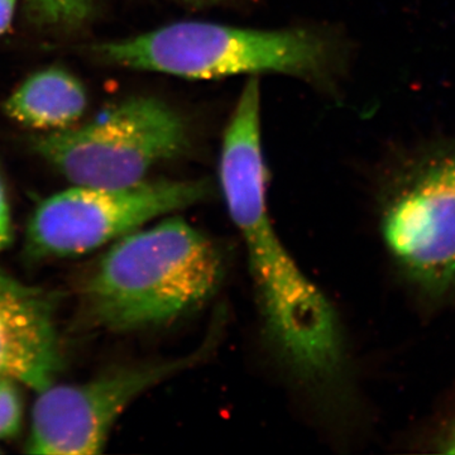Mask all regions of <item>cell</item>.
<instances>
[{
	"instance_id": "1",
	"label": "cell",
	"mask_w": 455,
	"mask_h": 455,
	"mask_svg": "<svg viewBox=\"0 0 455 455\" xmlns=\"http://www.w3.org/2000/svg\"><path fill=\"white\" fill-rule=\"evenodd\" d=\"M220 175L247 253L266 338L296 379L315 390L337 386L346 370L337 311L299 267L269 217L257 80L245 85L228 125Z\"/></svg>"
},
{
	"instance_id": "2",
	"label": "cell",
	"mask_w": 455,
	"mask_h": 455,
	"mask_svg": "<svg viewBox=\"0 0 455 455\" xmlns=\"http://www.w3.org/2000/svg\"><path fill=\"white\" fill-rule=\"evenodd\" d=\"M226 260L180 217L114 242L84 287L86 313L112 331L166 324L200 309L220 290Z\"/></svg>"
},
{
	"instance_id": "3",
	"label": "cell",
	"mask_w": 455,
	"mask_h": 455,
	"mask_svg": "<svg viewBox=\"0 0 455 455\" xmlns=\"http://www.w3.org/2000/svg\"><path fill=\"white\" fill-rule=\"evenodd\" d=\"M377 229L395 280L424 323L455 311V142L405 164L383 191Z\"/></svg>"
},
{
	"instance_id": "4",
	"label": "cell",
	"mask_w": 455,
	"mask_h": 455,
	"mask_svg": "<svg viewBox=\"0 0 455 455\" xmlns=\"http://www.w3.org/2000/svg\"><path fill=\"white\" fill-rule=\"evenodd\" d=\"M104 61L133 70L215 79L245 73L310 75L322 70L324 42L305 31H256L181 22L95 47Z\"/></svg>"
},
{
	"instance_id": "5",
	"label": "cell",
	"mask_w": 455,
	"mask_h": 455,
	"mask_svg": "<svg viewBox=\"0 0 455 455\" xmlns=\"http://www.w3.org/2000/svg\"><path fill=\"white\" fill-rule=\"evenodd\" d=\"M185 122L155 98H132L83 127L32 140L33 151L75 185L128 187L187 149Z\"/></svg>"
},
{
	"instance_id": "6",
	"label": "cell",
	"mask_w": 455,
	"mask_h": 455,
	"mask_svg": "<svg viewBox=\"0 0 455 455\" xmlns=\"http://www.w3.org/2000/svg\"><path fill=\"white\" fill-rule=\"evenodd\" d=\"M206 180H143L128 187H85L61 191L33 212L27 236L40 257L82 256L164 215L208 200Z\"/></svg>"
},
{
	"instance_id": "7",
	"label": "cell",
	"mask_w": 455,
	"mask_h": 455,
	"mask_svg": "<svg viewBox=\"0 0 455 455\" xmlns=\"http://www.w3.org/2000/svg\"><path fill=\"white\" fill-rule=\"evenodd\" d=\"M215 333L184 357L114 368L76 385H51L38 392L26 451L41 455H92L103 451L114 425L145 392L202 363Z\"/></svg>"
},
{
	"instance_id": "8",
	"label": "cell",
	"mask_w": 455,
	"mask_h": 455,
	"mask_svg": "<svg viewBox=\"0 0 455 455\" xmlns=\"http://www.w3.org/2000/svg\"><path fill=\"white\" fill-rule=\"evenodd\" d=\"M60 364L49 298L0 271V377L41 392L55 381Z\"/></svg>"
},
{
	"instance_id": "9",
	"label": "cell",
	"mask_w": 455,
	"mask_h": 455,
	"mask_svg": "<svg viewBox=\"0 0 455 455\" xmlns=\"http://www.w3.org/2000/svg\"><path fill=\"white\" fill-rule=\"evenodd\" d=\"M88 104L80 80L61 68L29 76L7 99L5 113L13 121L41 131H62L83 116Z\"/></svg>"
},
{
	"instance_id": "10",
	"label": "cell",
	"mask_w": 455,
	"mask_h": 455,
	"mask_svg": "<svg viewBox=\"0 0 455 455\" xmlns=\"http://www.w3.org/2000/svg\"><path fill=\"white\" fill-rule=\"evenodd\" d=\"M405 444L414 453L455 455V374L412 427Z\"/></svg>"
},
{
	"instance_id": "11",
	"label": "cell",
	"mask_w": 455,
	"mask_h": 455,
	"mask_svg": "<svg viewBox=\"0 0 455 455\" xmlns=\"http://www.w3.org/2000/svg\"><path fill=\"white\" fill-rule=\"evenodd\" d=\"M100 0H25L33 22L47 27H75L88 20Z\"/></svg>"
},
{
	"instance_id": "12",
	"label": "cell",
	"mask_w": 455,
	"mask_h": 455,
	"mask_svg": "<svg viewBox=\"0 0 455 455\" xmlns=\"http://www.w3.org/2000/svg\"><path fill=\"white\" fill-rule=\"evenodd\" d=\"M18 383L0 377V440L14 438L23 420V403Z\"/></svg>"
},
{
	"instance_id": "13",
	"label": "cell",
	"mask_w": 455,
	"mask_h": 455,
	"mask_svg": "<svg viewBox=\"0 0 455 455\" xmlns=\"http://www.w3.org/2000/svg\"><path fill=\"white\" fill-rule=\"evenodd\" d=\"M12 235L11 209L4 182L0 179V252L7 247Z\"/></svg>"
},
{
	"instance_id": "14",
	"label": "cell",
	"mask_w": 455,
	"mask_h": 455,
	"mask_svg": "<svg viewBox=\"0 0 455 455\" xmlns=\"http://www.w3.org/2000/svg\"><path fill=\"white\" fill-rule=\"evenodd\" d=\"M18 0H0V36L4 35L13 22Z\"/></svg>"
},
{
	"instance_id": "15",
	"label": "cell",
	"mask_w": 455,
	"mask_h": 455,
	"mask_svg": "<svg viewBox=\"0 0 455 455\" xmlns=\"http://www.w3.org/2000/svg\"><path fill=\"white\" fill-rule=\"evenodd\" d=\"M191 2H200V3H203V2H212V0H191Z\"/></svg>"
}]
</instances>
